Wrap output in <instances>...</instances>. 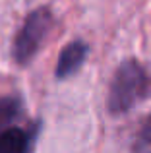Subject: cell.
<instances>
[{"mask_svg": "<svg viewBox=\"0 0 151 153\" xmlns=\"http://www.w3.org/2000/svg\"><path fill=\"white\" fill-rule=\"evenodd\" d=\"M132 149H134V153H151V116L138 130Z\"/></svg>", "mask_w": 151, "mask_h": 153, "instance_id": "cell-6", "label": "cell"}, {"mask_svg": "<svg viewBox=\"0 0 151 153\" xmlns=\"http://www.w3.org/2000/svg\"><path fill=\"white\" fill-rule=\"evenodd\" d=\"M151 95V74L136 58H128L114 70L107 107L110 114H126Z\"/></svg>", "mask_w": 151, "mask_h": 153, "instance_id": "cell-1", "label": "cell"}, {"mask_svg": "<svg viewBox=\"0 0 151 153\" xmlns=\"http://www.w3.org/2000/svg\"><path fill=\"white\" fill-rule=\"evenodd\" d=\"M87 52H89L87 43H83V41L68 43V45L60 51V54H58L56 70H54L56 78L66 79V78H70V76H74L76 72L83 66V62H85V58H87Z\"/></svg>", "mask_w": 151, "mask_h": 153, "instance_id": "cell-3", "label": "cell"}, {"mask_svg": "<svg viewBox=\"0 0 151 153\" xmlns=\"http://www.w3.org/2000/svg\"><path fill=\"white\" fill-rule=\"evenodd\" d=\"M19 103L14 97H2L0 99V132L10 126V122L18 116Z\"/></svg>", "mask_w": 151, "mask_h": 153, "instance_id": "cell-5", "label": "cell"}, {"mask_svg": "<svg viewBox=\"0 0 151 153\" xmlns=\"http://www.w3.org/2000/svg\"><path fill=\"white\" fill-rule=\"evenodd\" d=\"M29 147V136L23 128L8 126L0 132V153H25Z\"/></svg>", "mask_w": 151, "mask_h": 153, "instance_id": "cell-4", "label": "cell"}, {"mask_svg": "<svg viewBox=\"0 0 151 153\" xmlns=\"http://www.w3.org/2000/svg\"><path fill=\"white\" fill-rule=\"evenodd\" d=\"M54 25V18L49 8H37L25 18L23 25L19 27L18 35L14 39L12 56L19 66H27L37 56L41 47L45 45L50 29Z\"/></svg>", "mask_w": 151, "mask_h": 153, "instance_id": "cell-2", "label": "cell"}]
</instances>
